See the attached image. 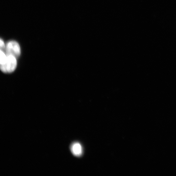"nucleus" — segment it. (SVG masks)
Segmentation results:
<instances>
[{"label":"nucleus","mask_w":176,"mask_h":176,"mask_svg":"<svg viewBox=\"0 0 176 176\" xmlns=\"http://www.w3.org/2000/svg\"><path fill=\"white\" fill-rule=\"evenodd\" d=\"M7 60L5 63L1 65L0 68L3 72L11 73L15 70L17 65L16 57L12 55H7Z\"/></svg>","instance_id":"f257e3e1"},{"label":"nucleus","mask_w":176,"mask_h":176,"mask_svg":"<svg viewBox=\"0 0 176 176\" xmlns=\"http://www.w3.org/2000/svg\"><path fill=\"white\" fill-rule=\"evenodd\" d=\"M7 55H12L18 57L21 54V48L19 44L15 41H10L8 43L6 47Z\"/></svg>","instance_id":"f03ea898"},{"label":"nucleus","mask_w":176,"mask_h":176,"mask_svg":"<svg viewBox=\"0 0 176 176\" xmlns=\"http://www.w3.org/2000/svg\"><path fill=\"white\" fill-rule=\"evenodd\" d=\"M71 150L73 154L77 157L81 156L83 154V148L79 142H75L73 143L71 146Z\"/></svg>","instance_id":"7ed1b4c3"},{"label":"nucleus","mask_w":176,"mask_h":176,"mask_svg":"<svg viewBox=\"0 0 176 176\" xmlns=\"http://www.w3.org/2000/svg\"><path fill=\"white\" fill-rule=\"evenodd\" d=\"M1 60L0 64L1 65L4 64L7 60V56L4 52L3 50H1Z\"/></svg>","instance_id":"20e7f679"},{"label":"nucleus","mask_w":176,"mask_h":176,"mask_svg":"<svg viewBox=\"0 0 176 176\" xmlns=\"http://www.w3.org/2000/svg\"><path fill=\"white\" fill-rule=\"evenodd\" d=\"M1 43H0V46H1V50H3L5 47V45L4 41L2 39H1Z\"/></svg>","instance_id":"39448f33"}]
</instances>
